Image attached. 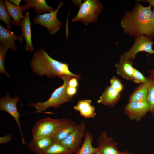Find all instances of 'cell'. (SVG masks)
<instances>
[{"label": "cell", "instance_id": "cell-1", "mask_svg": "<svg viewBox=\"0 0 154 154\" xmlns=\"http://www.w3.org/2000/svg\"><path fill=\"white\" fill-rule=\"evenodd\" d=\"M121 24L125 32L130 35L154 38V17L150 5H137L132 11L126 14Z\"/></svg>", "mask_w": 154, "mask_h": 154}, {"label": "cell", "instance_id": "cell-2", "mask_svg": "<svg viewBox=\"0 0 154 154\" xmlns=\"http://www.w3.org/2000/svg\"><path fill=\"white\" fill-rule=\"evenodd\" d=\"M31 63L33 72L39 76L46 75L53 78L68 75L79 79L81 78L80 75L74 74L69 70L68 64L52 58L41 47L34 53Z\"/></svg>", "mask_w": 154, "mask_h": 154}, {"label": "cell", "instance_id": "cell-3", "mask_svg": "<svg viewBox=\"0 0 154 154\" xmlns=\"http://www.w3.org/2000/svg\"><path fill=\"white\" fill-rule=\"evenodd\" d=\"M59 77L63 80V84L54 90L48 100L44 102L31 103L29 104L36 108V112H42L50 107L57 108L62 104L71 100L72 97L68 94L67 89L69 80L74 77L68 75H63Z\"/></svg>", "mask_w": 154, "mask_h": 154}, {"label": "cell", "instance_id": "cell-4", "mask_svg": "<svg viewBox=\"0 0 154 154\" xmlns=\"http://www.w3.org/2000/svg\"><path fill=\"white\" fill-rule=\"evenodd\" d=\"M102 9V5L98 0H84L80 4L79 11L72 21H81L85 25L96 22Z\"/></svg>", "mask_w": 154, "mask_h": 154}, {"label": "cell", "instance_id": "cell-5", "mask_svg": "<svg viewBox=\"0 0 154 154\" xmlns=\"http://www.w3.org/2000/svg\"><path fill=\"white\" fill-rule=\"evenodd\" d=\"M64 3L60 1L57 9L53 12L45 13L36 15L33 18L35 24H39L45 27L51 35L56 34L60 30L62 22L57 18V15L59 9Z\"/></svg>", "mask_w": 154, "mask_h": 154}, {"label": "cell", "instance_id": "cell-6", "mask_svg": "<svg viewBox=\"0 0 154 154\" xmlns=\"http://www.w3.org/2000/svg\"><path fill=\"white\" fill-rule=\"evenodd\" d=\"M60 121V119L49 117L38 121L32 129L33 139H38L50 137L53 134Z\"/></svg>", "mask_w": 154, "mask_h": 154}, {"label": "cell", "instance_id": "cell-7", "mask_svg": "<svg viewBox=\"0 0 154 154\" xmlns=\"http://www.w3.org/2000/svg\"><path fill=\"white\" fill-rule=\"evenodd\" d=\"M153 43L152 39L146 36H139L137 37L131 48L124 52L121 57L132 61L135 58L137 54L140 52H145L150 54L154 55V50L152 48Z\"/></svg>", "mask_w": 154, "mask_h": 154}, {"label": "cell", "instance_id": "cell-8", "mask_svg": "<svg viewBox=\"0 0 154 154\" xmlns=\"http://www.w3.org/2000/svg\"><path fill=\"white\" fill-rule=\"evenodd\" d=\"M20 98L15 96L11 98L9 93L2 97L0 100V110L4 111L8 113L13 118L19 128L21 135L22 143H25V141L21 128L20 116L21 114L18 111L17 107V103L19 101Z\"/></svg>", "mask_w": 154, "mask_h": 154}, {"label": "cell", "instance_id": "cell-9", "mask_svg": "<svg viewBox=\"0 0 154 154\" xmlns=\"http://www.w3.org/2000/svg\"><path fill=\"white\" fill-rule=\"evenodd\" d=\"M85 128V122L82 121L77 125L75 129L60 143L75 153L80 147Z\"/></svg>", "mask_w": 154, "mask_h": 154}, {"label": "cell", "instance_id": "cell-10", "mask_svg": "<svg viewBox=\"0 0 154 154\" xmlns=\"http://www.w3.org/2000/svg\"><path fill=\"white\" fill-rule=\"evenodd\" d=\"M149 111V106L147 101L145 102L131 101L124 108L125 114L129 118L139 121Z\"/></svg>", "mask_w": 154, "mask_h": 154}, {"label": "cell", "instance_id": "cell-11", "mask_svg": "<svg viewBox=\"0 0 154 154\" xmlns=\"http://www.w3.org/2000/svg\"><path fill=\"white\" fill-rule=\"evenodd\" d=\"M60 122L50 137L54 143H60L76 129L77 125L71 119H60Z\"/></svg>", "mask_w": 154, "mask_h": 154}, {"label": "cell", "instance_id": "cell-12", "mask_svg": "<svg viewBox=\"0 0 154 154\" xmlns=\"http://www.w3.org/2000/svg\"><path fill=\"white\" fill-rule=\"evenodd\" d=\"M23 38L22 34L17 35L0 24V44L7 50L11 49L17 52V50L15 42L18 40L22 42L24 40Z\"/></svg>", "mask_w": 154, "mask_h": 154}, {"label": "cell", "instance_id": "cell-13", "mask_svg": "<svg viewBox=\"0 0 154 154\" xmlns=\"http://www.w3.org/2000/svg\"><path fill=\"white\" fill-rule=\"evenodd\" d=\"M98 151L100 154H116L119 151L117 143L111 137H109L106 132L101 133L98 139Z\"/></svg>", "mask_w": 154, "mask_h": 154}, {"label": "cell", "instance_id": "cell-14", "mask_svg": "<svg viewBox=\"0 0 154 154\" xmlns=\"http://www.w3.org/2000/svg\"><path fill=\"white\" fill-rule=\"evenodd\" d=\"M3 1L7 11L12 19L13 24L20 26L21 22L23 17V14L29 8L26 4L17 6L13 4L8 0Z\"/></svg>", "mask_w": 154, "mask_h": 154}, {"label": "cell", "instance_id": "cell-15", "mask_svg": "<svg viewBox=\"0 0 154 154\" xmlns=\"http://www.w3.org/2000/svg\"><path fill=\"white\" fill-rule=\"evenodd\" d=\"M20 27L22 34L24 37L26 43L25 49L28 51L34 50L32 41L31 23L30 19V13L27 12L21 20Z\"/></svg>", "mask_w": 154, "mask_h": 154}, {"label": "cell", "instance_id": "cell-16", "mask_svg": "<svg viewBox=\"0 0 154 154\" xmlns=\"http://www.w3.org/2000/svg\"><path fill=\"white\" fill-rule=\"evenodd\" d=\"M120 93L111 86H108L97 101L98 103L113 107L119 100Z\"/></svg>", "mask_w": 154, "mask_h": 154}, {"label": "cell", "instance_id": "cell-17", "mask_svg": "<svg viewBox=\"0 0 154 154\" xmlns=\"http://www.w3.org/2000/svg\"><path fill=\"white\" fill-rule=\"evenodd\" d=\"M117 74L127 80H133L134 68L132 60L121 57L119 62L115 65Z\"/></svg>", "mask_w": 154, "mask_h": 154}, {"label": "cell", "instance_id": "cell-18", "mask_svg": "<svg viewBox=\"0 0 154 154\" xmlns=\"http://www.w3.org/2000/svg\"><path fill=\"white\" fill-rule=\"evenodd\" d=\"M54 142L50 137L32 140L27 144L29 149L36 154H41Z\"/></svg>", "mask_w": 154, "mask_h": 154}, {"label": "cell", "instance_id": "cell-19", "mask_svg": "<svg viewBox=\"0 0 154 154\" xmlns=\"http://www.w3.org/2000/svg\"><path fill=\"white\" fill-rule=\"evenodd\" d=\"M90 100H79L74 109L79 112L80 114L86 118H93L96 115L95 109L91 105Z\"/></svg>", "mask_w": 154, "mask_h": 154}, {"label": "cell", "instance_id": "cell-20", "mask_svg": "<svg viewBox=\"0 0 154 154\" xmlns=\"http://www.w3.org/2000/svg\"><path fill=\"white\" fill-rule=\"evenodd\" d=\"M93 139V135L92 133L86 132L84 134V139L81 147L74 154H94L98 151L97 148H94L92 146Z\"/></svg>", "mask_w": 154, "mask_h": 154}, {"label": "cell", "instance_id": "cell-21", "mask_svg": "<svg viewBox=\"0 0 154 154\" xmlns=\"http://www.w3.org/2000/svg\"><path fill=\"white\" fill-rule=\"evenodd\" d=\"M26 4L29 8L35 9L36 13L38 14L50 13L54 11L56 9L48 5L45 0H25Z\"/></svg>", "mask_w": 154, "mask_h": 154}, {"label": "cell", "instance_id": "cell-22", "mask_svg": "<svg viewBox=\"0 0 154 154\" xmlns=\"http://www.w3.org/2000/svg\"><path fill=\"white\" fill-rule=\"evenodd\" d=\"M147 82L141 84L130 95L129 102L147 101Z\"/></svg>", "mask_w": 154, "mask_h": 154}, {"label": "cell", "instance_id": "cell-23", "mask_svg": "<svg viewBox=\"0 0 154 154\" xmlns=\"http://www.w3.org/2000/svg\"><path fill=\"white\" fill-rule=\"evenodd\" d=\"M148 94L147 101L149 106V112L154 115V78L150 75L147 78Z\"/></svg>", "mask_w": 154, "mask_h": 154}, {"label": "cell", "instance_id": "cell-24", "mask_svg": "<svg viewBox=\"0 0 154 154\" xmlns=\"http://www.w3.org/2000/svg\"><path fill=\"white\" fill-rule=\"evenodd\" d=\"M73 153L71 149L60 143H54L41 154H71Z\"/></svg>", "mask_w": 154, "mask_h": 154}, {"label": "cell", "instance_id": "cell-25", "mask_svg": "<svg viewBox=\"0 0 154 154\" xmlns=\"http://www.w3.org/2000/svg\"><path fill=\"white\" fill-rule=\"evenodd\" d=\"M3 1H0V20L5 24L7 29L10 30L12 27V19L7 12Z\"/></svg>", "mask_w": 154, "mask_h": 154}, {"label": "cell", "instance_id": "cell-26", "mask_svg": "<svg viewBox=\"0 0 154 154\" xmlns=\"http://www.w3.org/2000/svg\"><path fill=\"white\" fill-rule=\"evenodd\" d=\"M7 50L2 46H0V73L6 75L7 77L10 78V76L6 71L4 66L5 55Z\"/></svg>", "mask_w": 154, "mask_h": 154}, {"label": "cell", "instance_id": "cell-27", "mask_svg": "<svg viewBox=\"0 0 154 154\" xmlns=\"http://www.w3.org/2000/svg\"><path fill=\"white\" fill-rule=\"evenodd\" d=\"M133 80L136 83L144 84L147 82L148 79L140 72L134 68Z\"/></svg>", "mask_w": 154, "mask_h": 154}, {"label": "cell", "instance_id": "cell-28", "mask_svg": "<svg viewBox=\"0 0 154 154\" xmlns=\"http://www.w3.org/2000/svg\"><path fill=\"white\" fill-rule=\"evenodd\" d=\"M111 86L120 93L123 90V85L117 78L113 76L110 80Z\"/></svg>", "mask_w": 154, "mask_h": 154}, {"label": "cell", "instance_id": "cell-29", "mask_svg": "<svg viewBox=\"0 0 154 154\" xmlns=\"http://www.w3.org/2000/svg\"><path fill=\"white\" fill-rule=\"evenodd\" d=\"M77 91V88L72 87L68 86L67 89V92L69 96L73 97L76 94Z\"/></svg>", "mask_w": 154, "mask_h": 154}, {"label": "cell", "instance_id": "cell-30", "mask_svg": "<svg viewBox=\"0 0 154 154\" xmlns=\"http://www.w3.org/2000/svg\"><path fill=\"white\" fill-rule=\"evenodd\" d=\"M12 139L11 134L0 137V144H6L8 143Z\"/></svg>", "mask_w": 154, "mask_h": 154}, {"label": "cell", "instance_id": "cell-31", "mask_svg": "<svg viewBox=\"0 0 154 154\" xmlns=\"http://www.w3.org/2000/svg\"><path fill=\"white\" fill-rule=\"evenodd\" d=\"M78 78L73 77L71 78L69 82L68 86L74 87L77 88L78 85Z\"/></svg>", "mask_w": 154, "mask_h": 154}, {"label": "cell", "instance_id": "cell-32", "mask_svg": "<svg viewBox=\"0 0 154 154\" xmlns=\"http://www.w3.org/2000/svg\"><path fill=\"white\" fill-rule=\"evenodd\" d=\"M9 1L13 4L17 6H19L22 1L21 0H9Z\"/></svg>", "mask_w": 154, "mask_h": 154}, {"label": "cell", "instance_id": "cell-33", "mask_svg": "<svg viewBox=\"0 0 154 154\" xmlns=\"http://www.w3.org/2000/svg\"><path fill=\"white\" fill-rule=\"evenodd\" d=\"M145 2L148 3L150 6L154 7V0H147L145 1Z\"/></svg>", "mask_w": 154, "mask_h": 154}, {"label": "cell", "instance_id": "cell-34", "mask_svg": "<svg viewBox=\"0 0 154 154\" xmlns=\"http://www.w3.org/2000/svg\"><path fill=\"white\" fill-rule=\"evenodd\" d=\"M116 154H132V153L129 152L127 150H126L122 152H120L119 151Z\"/></svg>", "mask_w": 154, "mask_h": 154}, {"label": "cell", "instance_id": "cell-35", "mask_svg": "<svg viewBox=\"0 0 154 154\" xmlns=\"http://www.w3.org/2000/svg\"><path fill=\"white\" fill-rule=\"evenodd\" d=\"M150 73V75L154 78V69L149 71Z\"/></svg>", "mask_w": 154, "mask_h": 154}, {"label": "cell", "instance_id": "cell-36", "mask_svg": "<svg viewBox=\"0 0 154 154\" xmlns=\"http://www.w3.org/2000/svg\"><path fill=\"white\" fill-rule=\"evenodd\" d=\"M94 154H100L98 151L97 152L94 153Z\"/></svg>", "mask_w": 154, "mask_h": 154}, {"label": "cell", "instance_id": "cell-37", "mask_svg": "<svg viewBox=\"0 0 154 154\" xmlns=\"http://www.w3.org/2000/svg\"><path fill=\"white\" fill-rule=\"evenodd\" d=\"M153 16H154V8H153Z\"/></svg>", "mask_w": 154, "mask_h": 154}, {"label": "cell", "instance_id": "cell-38", "mask_svg": "<svg viewBox=\"0 0 154 154\" xmlns=\"http://www.w3.org/2000/svg\"><path fill=\"white\" fill-rule=\"evenodd\" d=\"M153 116L154 117V115H153Z\"/></svg>", "mask_w": 154, "mask_h": 154}]
</instances>
